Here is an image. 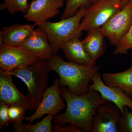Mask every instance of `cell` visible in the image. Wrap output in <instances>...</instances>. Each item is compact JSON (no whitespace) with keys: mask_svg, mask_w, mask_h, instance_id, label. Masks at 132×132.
Returning a JSON list of instances; mask_svg holds the SVG:
<instances>
[{"mask_svg":"<svg viewBox=\"0 0 132 132\" xmlns=\"http://www.w3.org/2000/svg\"><path fill=\"white\" fill-rule=\"evenodd\" d=\"M27 109L19 106L12 105L9 108L10 122L12 124L22 123L25 119Z\"/></svg>","mask_w":132,"mask_h":132,"instance_id":"obj_22","label":"cell"},{"mask_svg":"<svg viewBox=\"0 0 132 132\" xmlns=\"http://www.w3.org/2000/svg\"><path fill=\"white\" fill-rule=\"evenodd\" d=\"M48 62L51 71H54L59 75L60 87H66L77 95L87 93L92 77L100 68L96 64L82 65L66 61L61 55L57 54L53 55Z\"/></svg>","mask_w":132,"mask_h":132,"instance_id":"obj_2","label":"cell"},{"mask_svg":"<svg viewBox=\"0 0 132 132\" xmlns=\"http://www.w3.org/2000/svg\"><path fill=\"white\" fill-rule=\"evenodd\" d=\"M0 103L19 106L27 111H35L36 108L29 96L20 92L13 82L12 76L0 69Z\"/></svg>","mask_w":132,"mask_h":132,"instance_id":"obj_8","label":"cell"},{"mask_svg":"<svg viewBox=\"0 0 132 132\" xmlns=\"http://www.w3.org/2000/svg\"><path fill=\"white\" fill-rule=\"evenodd\" d=\"M60 92L65 101L66 109L63 113L54 116V125L63 126L72 124L81 132H92V122L98 107L107 101L98 92L90 89L87 93L83 95L73 94L66 87H60Z\"/></svg>","mask_w":132,"mask_h":132,"instance_id":"obj_1","label":"cell"},{"mask_svg":"<svg viewBox=\"0 0 132 132\" xmlns=\"http://www.w3.org/2000/svg\"><path fill=\"white\" fill-rule=\"evenodd\" d=\"M115 47L114 54H126L132 49V24L126 34Z\"/></svg>","mask_w":132,"mask_h":132,"instance_id":"obj_21","label":"cell"},{"mask_svg":"<svg viewBox=\"0 0 132 132\" xmlns=\"http://www.w3.org/2000/svg\"><path fill=\"white\" fill-rule=\"evenodd\" d=\"M80 36L72 38L64 43L61 50L69 61L86 65H94V61L86 51L80 40Z\"/></svg>","mask_w":132,"mask_h":132,"instance_id":"obj_14","label":"cell"},{"mask_svg":"<svg viewBox=\"0 0 132 132\" xmlns=\"http://www.w3.org/2000/svg\"><path fill=\"white\" fill-rule=\"evenodd\" d=\"M54 116L48 115L43 118L35 125L31 124H12L13 132H52L53 125H52Z\"/></svg>","mask_w":132,"mask_h":132,"instance_id":"obj_18","label":"cell"},{"mask_svg":"<svg viewBox=\"0 0 132 132\" xmlns=\"http://www.w3.org/2000/svg\"><path fill=\"white\" fill-rule=\"evenodd\" d=\"M65 5L64 0H32L23 17L27 21L42 27L47 20L59 14Z\"/></svg>","mask_w":132,"mask_h":132,"instance_id":"obj_9","label":"cell"},{"mask_svg":"<svg viewBox=\"0 0 132 132\" xmlns=\"http://www.w3.org/2000/svg\"><path fill=\"white\" fill-rule=\"evenodd\" d=\"M128 3L121 0H100L87 10L81 21L79 32L101 27Z\"/></svg>","mask_w":132,"mask_h":132,"instance_id":"obj_5","label":"cell"},{"mask_svg":"<svg viewBox=\"0 0 132 132\" xmlns=\"http://www.w3.org/2000/svg\"><path fill=\"white\" fill-rule=\"evenodd\" d=\"M121 1H124L126 2H128L130 1H131L132 0H121Z\"/></svg>","mask_w":132,"mask_h":132,"instance_id":"obj_27","label":"cell"},{"mask_svg":"<svg viewBox=\"0 0 132 132\" xmlns=\"http://www.w3.org/2000/svg\"><path fill=\"white\" fill-rule=\"evenodd\" d=\"M121 115L119 109L111 102L100 105L92 122V132H119Z\"/></svg>","mask_w":132,"mask_h":132,"instance_id":"obj_11","label":"cell"},{"mask_svg":"<svg viewBox=\"0 0 132 132\" xmlns=\"http://www.w3.org/2000/svg\"><path fill=\"white\" fill-rule=\"evenodd\" d=\"M51 71L48 60L38 59L31 65L14 69L8 72L12 76L19 78L26 84L28 96L36 109L48 88Z\"/></svg>","mask_w":132,"mask_h":132,"instance_id":"obj_3","label":"cell"},{"mask_svg":"<svg viewBox=\"0 0 132 132\" xmlns=\"http://www.w3.org/2000/svg\"><path fill=\"white\" fill-rule=\"evenodd\" d=\"M59 79L56 78L53 84L48 87L44 93L40 102L34 113L25 118L26 120L31 124L36 120L42 118L46 114L54 116L66 107L60 92Z\"/></svg>","mask_w":132,"mask_h":132,"instance_id":"obj_7","label":"cell"},{"mask_svg":"<svg viewBox=\"0 0 132 132\" xmlns=\"http://www.w3.org/2000/svg\"><path fill=\"white\" fill-rule=\"evenodd\" d=\"M66 6L61 19H67L75 15L80 8L90 7L92 0H65Z\"/></svg>","mask_w":132,"mask_h":132,"instance_id":"obj_20","label":"cell"},{"mask_svg":"<svg viewBox=\"0 0 132 132\" xmlns=\"http://www.w3.org/2000/svg\"><path fill=\"white\" fill-rule=\"evenodd\" d=\"M102 75L98 72L92 77V84L89 85V89L96 90L107 101L115 104L120 110L121 114L124 109L128 106L132 111V98L125 94L119 88L109 86L102 79Z\"/></svg>","mask_w":132,"mask_h":132,"instance_id":"obj_12","label":"cell"},{"mask_svg":"<svg viewBox=\"0 0 132 132\" xmlns=\"http://www.w3.org/2000/svg\"><path fill=\"white\" fill-rule=\"evenodd\" d=\"M35 25L16 24L3 26V44L11 46L19 47L24 40L34 30Z\"/></svg>","mask_w":132,"mask_h":132,"instance_id":"obj_15","label":"cell"},{"mask_svg":"<svg viewBox=\"0 0 132 132\" xmlns=\"http://www.w3.org/2000/svg\"><path fill=\"white\" fill-rule=\"evenodd\" d=\"M9 106L0 103V130L4 127H7L10 123L9 115Z\"/></svg>","mask_w":132,"mask_h":132,"instance_id":"obj_24","label":"cell"},{"mask_svg":"<svg viewBox=\"0 0 132 132\" xmlns=\"http://www.w3.org/2000/svg\"><path fill=\"white\" fill-rule=\"evenodd\" d=\"M100 28H95L87 31L86 37L81 41L86 51L95 62L105 53L106 50L105 37Z\"/></svg>","mask_w":132,"mask_h":132,"instance_id":"obj_16","label":"cell"},{"mask_svg":"<svg viewBox=\"0 0 132 132\" xmlns=\"http://www.w3.org/2000/svg\"><path fill=\"white\" fill-rule=\"evenodd\" d=\"M38 57L20 47L0 46V68L9 72L34 63Z\"/></svg>","mask_w":132,"mask_h":132,"instance_id":"obj_10","label":"cell"},{"mask_svg":"<svg viewBox=\"0 0 132 132\" xmlns=\"http://www.w3.org/2000/svg\"><path fill=\"white\" fill-rule=\"evenodd\" d=\"M132 24V1L101 27L105 37L114 46L118 45L128 32Z\"/></svg>","mask_w":132,"mask_h":132,"instance_id":"obj_6","label":"cell"},{"mask_svg":"<svg viewBox=\"0 0 132 132\" xmlns=\"http://www.w3.org/2000/svg\"><path fill=\"white\" fill-rule=\"evenodd\" d=\"M52 132H82L77 126L70 124L68 126L62 127L60 125H54Z\"/></svg>","mask_w":132,"mask_h":132,"instance_id":"obj_25","label":"cell"},{"mask_svg":"<svg viewBox=\"0 0 132 132\" xmlns=\"http://www.w3.org/2000/svg\"><path fill=\"white\" fill-rule=\"evenodd\" d=\"M19 47L42 60H49L54 54L47 36L40 27L34 29Z\"/></svg>","mask_w":132,"mask_h":132,"instance_id":"obj_13","label":"cell"},{"mask_svg":"<svg viewBox=\"0 0 132 132\" xmlns=\"http://www.w3.org/2000/svg\"><path fill=\"white\" fill-rule=\"evenodd\" d=\"M88 7L80 8L73 16L61 19L57 22L47 21L42 27L47 36L54 54H57L61 50L62 45L69 40L77 36H81L79 32L81 19Z\"/></svg>","mask_w":132,"mask_h":132,"instance_id":"obj_4","label":"cell"},{"mask_svg":"<svg viewBox=\"0 0 132 132\" xmlns=\"http://www.w3.org/2000/svg\"><path fill=\"white\" fill-rule=\"evenodd\" d=\"M0 5V10H7L10 14L14 15L18 12L26 14L29 7L28 0H3Z\"/></svg>","mask_w":132,"mask_h":132,"instance_id":"obj_19","label":"cell"},{"mask_svg":"<svg viewBox=\"0 0 132 132\" xmlns=\"http://www.w3.org/2000/svg\"><path fill=\"white\" fill-rule=\"evenodd\" d=\"M105 84L109 86L119 88L132 98V64L127 70L118 73H104L102 75Z\"/></svg>","mask_w":132,"mask_h":132,"instance_id":"obj_17","label":"cell"},{"mask_svg":"<svg viewBox=\"0 0 132 132\" xmlns=\"http://www.w3.org/2000/svg\"><path fill=\"white\" fill-rule=\"evenodd\" d=\"M100 1V0H92V5L97 3V2H98Z\"/></svg>","mask_w":132,"mask_h":132,"instance_id":"obj_26","label":"cell"},{"mask_svg":"<svg viewBox=\"0 0 132 132\" xmlns=\"http://www.w3.org/2000/svg\"><path fill=\"white\" fill-rule=\"evenodd\" d=\"M126 106L124 113L121 114L119 123V132H132V111Z\"/></svg>","mask_w":132,"mask_h":132,"instance_id":"obj_23","label":"cell"}]
</instances>
